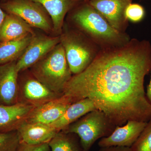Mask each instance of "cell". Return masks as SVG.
Returning a JSON list of instances; mask_svg holds the SVG:
<instances>
[{
	"label": "cell",
	"mask_w": 151,
	"mask_h": 151,
	"mask_svg": "<svg viewBox=\"0 0 151 151\" xmlns=\"http://www.w3.org/2000/svg\"><path fill=\"white\" fill-rule=\"evenodd\" d=\"M40 3L51 18L53 32L61 35L68 14L84 0H33Z\"/></svg>",
	"instance_id": "5bb4252c"
},
{
	"label": "cell",
	"mask_w": 151,
	"mask_h": 151,
	"mask_svg": "<svg viewBox=\"0 0 151 151\" xmlns=\"http://www.w3.org/2000/svg\"><path fill=\"white\" fill-rule=\"evenodd\" d=\"M145 11L143 6L138 4H129L126 10V16L128 20L132 22L139 23L145 17Z\"/></svg>",
	"instance_id": "7402d4cb"
},
{
	"label": "cell",
	"mask_w": 151,
	"mask_h": 151,
	"mask_svg": "<svg viewBox=\"0 0 151 151\" xmlns=\"http://www.w3.org/2000/svg\"><path fill=\"white\" fill-rule=\"evenodd\" d=\"M20 142L17 131L0 132V151H16Z\"/></svg>",
	"instance_id": "44dd1931"
},
{
	"label": "cell",
	"mask_w": 151,
	"mask_h": 151,
	"mask_svg": "<svg viewBox=\"0 0 151 151\" xmlns=\"http://www.w3.org/2000/svg\"><path fill=\"white\" fill-rule=\"evenodd\" d=\"M151 70L150 42L131 39L123 46L101 49L85 70L72 76L63 95L71 104L90 99L116 127L148 122L151 104L144 82Z\"/></svg>",
	"instance_id": "6da1fadb"
},
{
	"label": "cell",
	"mask_w": 151,
	"mask_h": 151,
	"mask_svg": "<svg viewBox=\"0 0 151 151\" xmlns=\"http://www.w3.org/2000/svg\"><path fill=\"white\" fill-rule=\"evenodd\" d=\"M116 126L102 111L96 109L87 113L62 131L78 135L84 151H89L98 140L108 137Z\"/></svg>",
	"instance_id": "5b68a950"
},
{
	"label": "cell",
	"mask_w": 151,
	"mask_h": 151,
	"mask_svg": "<svg viewBox=\"0 0 151 151\" xmlns=\"http://www.w3.org/2000/svg\"><path fill=\"white\" fill-rule=\"evenodd\" d=\"M30 68V72L35 78L52 91L62 95L73 75L60 43Z\"/></svg>",
	"instance_id": "3957f363"
},
{
	"label": "cell",
	"mask_w": 151,
	"mask_h": 151,
	"mask_svg": "<svg viewBox=\"0 0 151 151\" xmlns=\"http://www.w3.org/2000/svg\"><path fill=\"white\" fill-rule=\"evenodd\" d=\"M12 1V0H0L1 3L6 2L9 1Z\"/></svg>",
	"instance_id": "4316f807"
},
{
	"label": "cell",
	"mask_w": 151,
	"mask_h": 151,
	"mask_svg": "<svg viewBox=\"0 0 151 151\" xmlns=\"http://www.w3.org/2000/svg\"><path fill=\"white\" fill-rule=\"evenodd\" d=\"M60 43L73 75L78 74L88 67L101 49L80 31L68 30L62 33Z\"/></svg>",
	"instance_id": "277c9868"
},
{
	"label": "cell",
	"mask_w": 151,
	"mask_h": 151,
	"mask_svg": "<svg viewBox=\"0 0 151 151\" xmlns=\"http://www.w3.org/2000/svg\"><path fill=\"white\" fill-rule=\"evenodd\" d=\"M6 14L5 12L3 10L2 8L1 7V5H0V27L2 24L5 18Z\"/></svg>",
	"instance_id": "484cf974"
},
{
	"label": "cell",
	"mask_w": 151,
	"mask_h": 151,
	"mask_svg": "<svg viewBox=\"0 0 151 151\" xmlns=\"http://www.w3.org/2000/svg\"><path fill=\"white\" fill-rule=\"evenodd\" d=\"M147 122L130 121L122 126H117L113 133L106 137L100 139V147L121 146L131 147L136 142Z\"/></svg>",
	"instance_id": "30bf717a"
},
{
	"label": "cell",
	"mask_w": 151,
	"mask_h": 151,
	"mask_svg": "<svg viewBox=\"0 0 151 151\" xmlns=\"http://www.w3.org/2000/svg\"><path fill=\"white\" fill-rule=\"evenodd\" d=\"M96 109L90 99L85 98L78 100L71 104L58 120L50 125L60 132L87 113Z\"/></svg>",
	"instance_id": "e0dca14e"
},
{
	"label": "cell",
	"mask_w": 151,
	"mask_h": 151,
	"mask_svg": "<svg viewBox=\"0 0 151 151\" xmlns=\"http://www.w3.org/2000/svg\"><path fill=\"white\" fill-rule=\"evenodd\" d=\"M17 131L20 142L30 145L48 144L59 132L50 125L26 122Z\"/></svg>",
	"instance_id": "9a60e30c"
},
{
	"label": "cell",
	"mask_w": 151,
	"mask_h": 151,
	"mask_svg": "<svg viewBox=\"0 0 151 151\" xmlns=\"http://www.w3.org/2000/svg\"><path fill=\"white\" fill-rule=\"evenodd\" d=\"M62 95L49 89L31 73L30 76L25 78L20 84L19 83V102L35 108Z\"/></svg>",
	"instance_id": "9c48e42d"
},
{
	"label": "cell",
	"mask_w": 151,
	"mask_h": 151,
	"mask_svg": "<svg viewBox=\"0 0 151 151\" xmlns=\"http://www.w3.org/2000/svg\"><path fill=\"white\" fill-rule=\"evenodd\" d=\"M68 14L76 28L101 49L123 46L131 39L127 33L112 27L88 2H82Z\"/></svg>",
	"instance_id": "7a4b0ae2"
},
{
	"label": "cell",
	"mask_w": 151,
	"mask_h": 151,
	"mask_svg": "<svg viewBox=\"0 0 151 151\" xmlns=\"http://www.w3.org/2000/svg\"><path fill=\"white\" fill-rule=\"evenodd\" d=\"M35 107L23 103L10 105L0 104V132L17 131Z\"/></svg>",
	"instance_id": "7c38bea8"
},
{
	"label": "cell",
	"mask_w": 151,
	"mask_h": 151,
	"mask_svg": "<svg viewBox=\"0 0 151 151\" xmlns=\"http://www.w3.org/2000/svg\"><path fill=\"white\" fill-rule=\"evenodd\" d=\"M60 37L33 36L30 42L16 62L19 73L30 68L60 43Z\"/></svg>",
	"instance_id": "52a82bcc"
},
{
	"label": "cell",
	"mask_w": 151,
	"mask_h": 151,
	"mask_svg": "<svg viewBox=\"0 0 151 151\" xmlns=\"http://www.w3.org/2000/svg\"><path fill=\"white\" fill-rule=\"evenodd\" d=\"M48 143L38 145H30L21 142L16 151H50Z\"/></svg>",
	"instance_id": "603a6c76"
},
{
	"label": "cell",
	"mask_w": 151,
	"mask_h": 151,
	"mask_svg": "<svg viewBox=\"0 0 151 151\" xmlns=\"http://www.w3.org/2000/svg\"><path fill=\"white\" fill-rule=\"evenodd\" d=\"M17 61L0 65V104L10 105L19 102V72Z\"/></svg>",
	"instance_id": "4fadbf2b"
},
{
	"label": "cell",
	"mask_w": 151,
	"mask_h": 151,
	"mask_svg": "<svg viewBox=\"0 0 151 151\" xmlns=\"http://www.w3.org/2000/svg\"><path fill=\"white\" fill-rule=\"evenodd\" d=\"M130 149L131 151H151V119Z\"/></svg>",
	"instance_id": "ffe728a7"
},
{
	"label": "cell",
	"mask_w": 151,
	"mask_h": 151,
	"mask_svg": "<svg viewBox=\"0 0 151 151\" xmlns=\"http://www.w3.org/2000/svg\"><path fill=\"white\" fill-rule=\"evenodd\" d=\"M132 0H89V4L118 31L126 33L129 20L126 16L127 7Z\"/></svg>",
	"instance_id": "ba28073f"
},
{
	"label": "cell",
	"mask_w": 151,
	"mask_h": 151,
	"mask_svg": "<svg viewBox=\"0 0 151 151\" xmlns=\"http://www.w3.org/2000/svg\"><path fill=\"white\" fill-rule=\"evenodd\" d=\"M151 78L150 80V83L147 87V92H146V95H147V98L149 102L151 104Z\"/></svg>",
	"instance_id": "d4e9b609"
},
{
	"label": "cell",
	"mask_w": 151,
	"mask_h": 151,
	"mask_svg": "<svg viewBox=\"0 0 151 151\" xmlns=\"http://www.w3.org/2000/svg\"><path fill=\"white\" fill-rule=\"evenodd\" d=\"M35 35L32 27L19 17L7 14L0 27V42L16 40Z\"/></svg>",
	"instance_id": "2e32d148"
},
{
	"label": "cell",
	"mask_w": 151,
	"mask_h": 151,
	"mask_svg": "<svg viewBox=\"0 0 151 151\" xmlns=\"http://www.w3.org/2000/svg\"><path fill=\"white\" fill-rule=\"evenodd\" d=\"M71 104L68 98L63 95L36 107L26 122L50 125L58 120Z\"/></svg>",
	"instance_id": "8fae6325"
},
{
	"label": "cell",
	"mask_w": 151,
	"mask_h": 151,
	"mask_svg": "<svg viewBox=\"0 0 151 151\" xmlns=\"http://www.w3.org/2000/svg\"><path fill=\"white\" fill-rule=\"evenodd\" d=\"M0 42V65L15 61L23 53L34 35Z\"/></svg>",
	"instance_id": "ac0fdd59"
},
{
	"label": "cell",
	"mask_w": 151,
	"mask_h": 151,
	"mask_svg": "<svg viewBox=\"0 0 151 151\" xmlns=\"http://www.w3.org/2000/svg\"><path fill=\"white\" fill-rule=\"evenodd\" d=\"M0 5L6 13L17 16L31 27L48 33L53 32L51 18L40 3L33 0H12Z\"/></svg>",
	"instance_id": "8992f818"
},
{
	"label": "cell",
	"mask_w": 151,
	"mask_h": 151,
	"mask_svg": "<svg viewBox=\"0 0 151 151\" xmlns=\"http://www.w3.org/2000/svg\"><path fill=\"white\" fill-rule=\"evenodd\" d=\"M132 1H133V0H132ZM84 1L85 2H88L89 1V0H84Z\"/></svg>",
	"instance_id": "83f0119b"
},
{
	"label": "cell",
	"mask_w": 151,
	"mask_h": 151,
	"mask_svg": "<svg viewBox=\"0 0 151 151\" xmlns=\"http://www.w3.org/2000/svg\"><path fill=\"white\" fill-rule=\"evenodd\" d=\"M48 145L51 151H84L78 135L62 131L57 133Z\"/></svg>",
	"instance_id": "d6986e66"
},
{
	"label": "cell",
	"mask_w": 151,
	"mask_h": 151,
	"mask_svg": "<svg viewBox=\"0 0 151 151\" xmlns=\"http://www.w3.org/2000/svg\"><path fill=\"white\" fill-rule=\"evenodd\" d=\"M98 151H131L130 147L121 146H111V147H100Z\"/></svg>",
	"instance_id": "cb8c5ba5"
}]
</instances>
